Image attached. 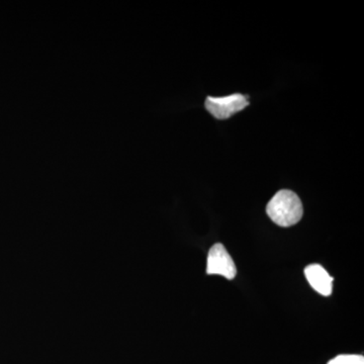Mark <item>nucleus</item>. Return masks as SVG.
<instances>
[{"label": "nucleus", "mask_w": 364, "mask_h": 364, "mask_svg": "<svg viewBox=\"0 0 364 364\" xmlns=\"http://www.w3.org/2000/svg\"><path fill=\"white\" fill-rule=\"evenodd\" d=\"M268 217L280 227H291L301 221L304 214L303 203L298 195L282 189L275 193L267 207Z\"/></svg>", "instance_id": "nucleus-1"}, {"label": "nucleus", "mask_w": 364, "mask_h": 364, "mask_svg": "<svg viewBox=\"0 0 364 364\" xmlns=\"http://www.w3.org/2000/svg\"><path fill=\"white\" fill-rule=\"evenodd\" d=\"M248 97L240 93L225 97H208L205 109L218 119H227L248 107Z\"/></svg>", "instance_id": "nucleus-2"}, {"label": "nucleus", "mask_w": 364, "mask_h": 364, "mask_svg": "<svg viewBox=\"0 0 364 364\" xmlns=\"http://www.w3.org/2000/svg\"><path fill=\"white\" fill-rule=\"evenodd\" d=\"M207 273L222 275L230 280L236 277V265L223 244H215L208 251Z\"/></svg>", "instance_id": "nucleus-3"}, {"label": "nucleus", "mask_w": 364, "mask_h": 364, "mask_svg": "<svg viewBox=\"0 0 364 364\" xmlns=\"http://www.w3.org/2000/svg\"><path fill=\"white\" fill-rule=\"evenodd\" d=\"M305 275L310 286L322 296H329L332 294L333 277L322 265L310 264L306 267Z\"/></svg>", "instance_id": "nucleus-4"}, {"label": "nucleus", "mask_w": 364, "mask_h": 364, "mask_svg": "<svg viewBox=\"0 0 364 364\" xmlns=\"http://www.w3.org/2000/svg\"><path fill=\"white\" fill-rule=\"evenodd\" d=\"M328 364H364V358L363 355H339L333 358Z\"/></svg>", "instance_id": "nucleus-5"}]
</instances>
